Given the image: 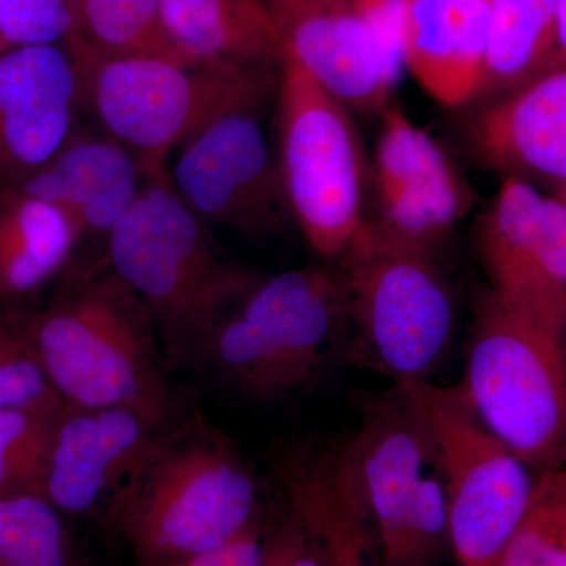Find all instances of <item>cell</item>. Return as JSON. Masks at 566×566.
I'll return each mask as SVG.
<instances>
[{"label": "cell", "instance_id": "1", "mask_svg": "<svg viewBox=\"0 0 566 566\" xmlns=\"http://www.w3.org/2000/svg\"><path fill=\"white\" fill-rule=\"evenodd\" d=\"M31 326L41 363L63 403L128 408L174 419L170 370L150 312L106 255L63 271Z\"/></svg>", "mask_w": 566, "mask_h": 566}, {"label": "cell", "instance_id": "2", "mask_svg": "<svg viewBox=\"0 0 566 566\" xmlns=\"http://www.w3.org/2000/svg\"><path fill=\"white\" fill-rule=\"evenodd\" d=\"M104 243L107 262L150 312L170 374L202 367L223 319L263 279L226 255L167 175L145 182Z\"/></svg>", "mask_w": 566, "mask_h": 566}, {"label": "cell", "instance_id": "3", "mask_svg": "<svg viewBox=\"0 0 566 566\" xmlns=\"http://www.w3.org/2000/svg\"><path fill=\"white\" fill-rule=\"evenodd\" d=\"M112 516L142 566H167L219 549L263 513L237 442L192 415L164 428Z\"/></svg>", "mask_w": 566, "mask_h": 566}, {"label": "cell", "instance_id": "4", "mask_svg": "<svg viewBox=\"0 0 566 566\" xmlns=\"http://www.w3.org/2000/svg\"><path fill=\"white\" fill-rule=\"evenodd\" d=\"M81 112L139 159L147 177H166L186 142L234 107L274 96L279 63L186 65L161 57H103L69 43Z\"/></svg>", "mask_w": 566, "mask_h": 566}, {"label": "cell", "instance_id": "5", "mask_svg": "<svg viewBox=\"0 0 566 566\" xmlns=\"http://www.w3.org/2000/svg\"><path fill=\"white\" fill-rule=\"evenodd\" d=\"M335 263L348 322L346 356L394 385L430 381L458 319L455 292L436 249L365 218Z\"/></svg>", "mask_w": 566, "mask_h": 566}, {"label": "cell", "instance_id": "6", "mask_svg": "<svg viewBox=\"0 0 566 566\" xmlns=\"http://www.w3.org/2000/svg\"><path fill=\"white\" fill-rule=\"evenodd\" d=\"M348 322L335 266L263 277L212 337L202 367L253 401L285 400L314 385L335 353H346Z\"/></svg>", "mask_w": 566, "mask_h": 566}, {"label": "cell", "instance_id": "7", "mask_svg": "<svg viewBox=\"0 0 566 566\" xmlns=\"http://www.w3.org/2000/svg\"><path fill=\"white\" fill-rule=\"evenodd\" d=\"M457 389L480 423L536 476L565 468L564 345L491 290L476 301L464 378Z\"/></svg>", "mask_w": 566, "mask_h": 566}, {"label": "cell", "instance_id": "8", "mask_svg": "<svg viewBox=\"0 0 566 566\" xmlns=\"http://www.w3.org/2000/svg\"><path fill=\"white\" fill-rule=\"evenodd\" d=\"M274 109L293 223L316 255L335 262L367 218L368 161L353 111L289 57Z\"/></svg>", "mask_w": 566, "mask_h": 566}, {"label": "cell", "instance_id": "9", "mask_svg": "<svg viewBox=\"0 0 566 566\" xmlns=\"http://www.w3.org/2000/svg\"><path fill=\"white\" fill-rule=\"evenodd\" d=\"M428 424L461 566H497L526 516L538 476L480 423L457 387L405 382Z\"/></svg>", "mask_w": 566, "mask_h": 566}, {"label": "cell", "instance_id": "10", "mask_svg": "<svg viewBox=\"0 0 566 566\" xmlns=\"http://www.w3.org/2000/svg\"><path fill=\"white\" fill-rule=\"evenodd\" d=\"M275 96L226 112L175 153L167 180L208 226L270 237L293 223L264 122Z\"/></svg>", "mask_w": 566, "mask_h": 566}, {"label": "cell", "instance_id": "11", "mask_svg": "<svg viewBox=\"0 0 566 566\" xmlns=\"http://www.w3.org/2000/svg\"><path fill=\"white\" fill-rule=\"evenodd\" d=\"M491 292L560 338L566 314V205L556 193L504 178L476 222Z\"/></svg>", "mask_w": 566, "mask_h": 566}, {"label": "cell", "instance_id": "12", "mask_svg": "<svg viewBox=\"0 0 566 566\" xmlns=\"http://www.w3.org/2000/svg\"><path fill=\"white\" fill-rule=\"evenodd\" d=\"M368 185L378 211L370 219L436 251L475 203L471 182L449 153L394 104L381 114Z\"/></svg>", "mask_w": 566, "mask_h": 566}, {"label": "cell", "instance_id": "13", "mask_svg": "<svg viewBox=\"0 0 566 566\" xmlns=\"http://www.w3.org/2000/svg\"><path fill=\"white\" fill-rule=\"evenodd\" d=\"M333 453L374 524L386 566H397L409 506L436 461L419 406L403 386L394 385L364 406L359 430Z\"/></svg>", "mask_w": 566, "mask_h": 566}, {"label": "cell", "instance_id": "14", "mask_svg": "<svg viewBox=\"0 0 566 566\" xmlns=\"http://www.w3.org/2000/svg\"><path fill=\"white\" fill-rule=\"evenodd\" d=\"M292 59L345 106L382 114L401 71L387 57L353 0H266Z\"/></svg>", "mask_w": 566, "mask_h": 566}, {"label": "cell", "instance_id": "15", "mask_svg": "<svg viewBox=\"0 0 566 566\" xmlns=\"http://www.w3.org/2000/svg\"><path fill=\"white\" fill-rule=\"evenodd\" d=\"M170 422L128 408L65 405L44 474V497L63 515L87 516L106 504L114 512Z\"/></svg>", "mask_w": 566, "mask_h": 566}, {"label": "cell", "instance_id": "16", "mask_svg": "<svg viewBox=\"0 0 566 566\" xmlns=\"http://www.w3.org/2000/svg\"><path fill=\"white\" fill-rule=\"evenodd\" d=\"M81 112L69 44L21 48L0 55V192L44 166Z\"/></svg>", "mask_w": 566, "mask_h": 566}, {"label": "cell", "instance_id": "17", "mask_svg": "<svg viewBox=\"0 0 566 566\" xmlns=\"http://www.w3.org/2000/svg\"><path fill=\"white\" fill-rule=\"evenodd\" d=\"M475 106L465 136L482 166L546 192L566 189L565 61L554 59L520 87Z\"/></svg>", "mask_w": 566, "mask_h": 566}, {"label": "cell", "instance_id": "18", "mask_svg": "<svg viewBox=\"0 0 566 566\" xmlns=\"http://www.w3.org/2000/svg\"><path fill=\"white\" fill-rule=\"evenodd\" d=\"M148 180L137 156L120 142L76 128L50 161L7 191L46 200L69 214L82 240L106 241Z\"/></svg>", "mask_w": 566, "mask_h": 566}, {"label": "cell", "instance_id": "19", "mask_svg": "<svg viewBox=\"0 0 566 566\" xmlns=\"http://www.w3.org/2000/svg\"><path fill=\"white\" fill-rule=\"evenodd\" d=\"M491 0H403L405 69L434 102L474 104L485 70Z\"/></svg>", "mask_w": 566, "mask_h": 566}, {"label": "cell", "instance_id": "20", "mask_svg": "<svg viewBox=\"0 0 566 566\" xmlns=\"http://www.w3.org/2000/svg\"><path fill=\"white\" fill-rule=\"evenodd\" d=\"M273 468L323 566H370L367 513L331 450L281 447Z\"/></svg>", "mask_w": 566, "mask_h": 566}, {"label": "cell", "instance_id": "21", "mask_svg": "<svg viewBox=\"0 0 566 566\" xmlns=\"http://www.w3.org/2000/svg\"><path fill=\"white\" fill-rule=\"evenodd\" d=\"M170 43L188 65L282 62L266 0H161Z\"/></svg>", "mask_w": 566, "mask_h": 566}, {"label": "cell", "instance_id": "22", "mask_svg": "<svg viewBox=\"0 0 566 566\" xmlns=\"http://www.w3.org/2000/svg\"><path fill=\"white\" fill-rule=\"evenodd\" d=\"M81 241L61 208L29 193L0 192V300H20L61 275Z\"/></svg>", "mask_w": 566, "mask_h": 566}, {"label": "cell", "instance_id": "23", "mask_svg": "<svg viewBox=\"0 0 566 566\" xmlns=\"http://www.w3.org/2000/svg\"><path fill=\"white\" fill-rule=\"evenodd\" d=\"M557 7L558 0H491L485 70L474 104L512 92L554 61Z\"/></svg>", "mask_w": 566, "mask_h": 566}, {"label": "cell", "instance_id": "24", "mask_svg": "<svg viewBox=\"0 0 566 566\" xmlns=\"http://www.w3.org/2000/svg\"><path fill=\"white\" fill-rule=\"evenodd\" d=\"M76 22L73 40L103 57H161L186 63L164 29L161 0H80Z\"/></svg>", "mask_w": 566, "mask_h": 566}, {"label": "cell", "instance_id": "25", "mask_svg": "<svg viewBox=\"0 0 566 566\" xmlns=\"http://www.w3.org/2000/svg\"><path fill=\"white\" fill-rule=\"evenodd\" d=\"M0 566H73L63 513L43 494L0 495Z\"/></svg>", "mask_w": 566, "mask_h": 566}, {"label": "cell", "instance_id": "26", "mask_svg": "<svg viewBox=\"0 0 566 566\" xmlns=\"http://www.w3.org/2000/svg\"><path fill=\"white\" fill-rule=\"evenodd\" d=\"M63 409L65 403L0 409V495L43 494Z\"/></svg>", "mask_w": 566, "mask_h": 566}, {"label": "cell", "instance_id": "27", "mask_svg": "<svg viewBox=\"0 0 566 566\" xmlns=\"http://www.w3.org/2000/svg\"><path fill=\"white\" fill-rule=\"evenodd\" d=\"M0 300V409L63 403L33 338L31 311Z\"/></svg>", "mask_w": 566, "mask_h": 566}, {"label": "cell", "instance_id": "28", "mask_svg": "<svg viewBox=\"0 0 566 566\" xmlns=\"http://www.w3.org/2000/svg\"><path fill=\"white\" fill-rule=\"evenodd\" d=\"M497 566H566V465L538 476L526 516Z\"/></svg>", "mask_w": 566, "mask_h": 566}, {"label": "cell", "instance_id": "29", "mask_svg": "<svg viewBox=\"0 0 566 566\" xmlns=\"http://www.w3.org/2000/svg\"><path fill=\"white\" fill-rule=\"evenodd\" d=\"M76 32V14L66 0H0V55L69 44Z\"/></svg>", "mask_w": 566, "mask_h": 566}, {"label": "cell", "instance_id": "30", "mask_svg": "<svg viewBox=\"0 0 566 566\" xmlns=\"http://www.w3.org/2000/svg\"><path fill=\"white\" fill-rule=\"evenodd\" d=\"M282 504L271 513L270 521L264 523V531L277 546L281 566H323L303 524L283 494Z\"/></svg>", "mask_w": 566, "mask_h": 566}, {"label": "cell", "instance_id": "31", "mask_svg": "<svg viewBox=\"0 0 566 566\" xmlns=\"http://www.w3.org/2000/svg\"><path fill=\"white\" fill-rule=\"evenodd\" d=\"M262 545L263 516L219 549L167 566H260Z\"/></svg>", "mask_w": 566, "mask_h": 566}, {"label": "cell", "instance_id": "32", "mask_svg": "<svg viewBox=\"0 0 566 566\" xmlns=\"http://www.w3.org/2000/svg\"><path fill=\"white\" fill-rule=\"evenodd\" d=\"M554 59L566 62V0H558L556 55Z\"/></svg>", "mask_w": 566, "mask_h": 566}, {"label": "cell", "instance_id": "33", "mask_svg": "<svg viewBox=\"0 0 566 566\" xmlns=\"http://www.w3.org/2000/svg\"><path fill=\"white\" fill-rule=\"evenodd\" d=\"M260 566H281V557H279L277 546H275L274 539L268 535L266 531H264V523L262 558H260Z\"/></svg>", "mask_w": 566, "mask_h": 566}, {"label": "cell", "instance_id": "34", "mask_svg": "<svg viewBox=\"0 0 566 566\" xmlns=\"http://www.w3.org/2000/svg\"><path fill=\"white\" fill-rule=\"evenodd\" d=\"M560 342H562V345H564V348L566 352V314H565V318H564V324H562Z\"/></svg>", "mask_w": 566, "mask_h": 566}, {"label": "cell", "instance_id": "35", "mask_svg": "<svg viewBox=\"0 0 566 566\" xmlns=\"http://www.w3.org/2000/svg\"><path fill=\"white\" fill-rule=\"evenodd\" d=\"M66 2H69V6L71 7V9L74 10V14H76V7H77V3H80V0H66Z\"/></svg>", "mask_w": 566, "mask_h": 566}, {"label": "cell", "instance_id": "36", "mask_svg": "<svg viewBox=\"0 0 566 566\" xmlns=\"http://www.w3.org/2000/svg\"><path fill=\"white\" fill-rule=\"evenodd\" d=\"M556 196L558 197V199L562 200V202L566 205V189H564V191L556 193Z\"/></svg>", "mask_w": 566, "mask_h": 566}]
</instances>
